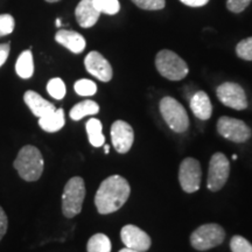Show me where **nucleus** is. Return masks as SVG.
<instances>
[{"mask_svg":"<svg viewBox=\"0 0 252 252\" xmlns=\"http://www.w3.org/2000/svg\"><path fill=\"white\" fill-rule=\"evenodd\" d=\"M131 193L127 180L121 175H111L103 180L94 195V204L102 215H109L124 206Z\"/></svg>","mask_w":252,"mask_h":252,"instance_id":"f257e3e1","label":"nucleus"},{"mask_svg":"<svg viewBox=\"0 0 252 252\" xmlns=\"http://www.w3.org/2000/svg\"><path fill=\"white\" fill-rule=\"evenodd\" d=\"M45 161L42 154L35 146L26 145L19 151L14 160V168L25 181L33 182L39 180L42 175Z\"/></svg>","mask_w":252,"mask_h":252,"instance_id":"f03ea898","label":"nucleus"},{"mask_svg":"<svg viewBox=\"0 0 252 252\" xmlns=\"http://www.w3.org/2000/svg\"><path fill=\"white\" fill-rule=\"evenodd\" d=\"M86 184L81 176H74L64 186L62 194V213L68 219H72L82 212Z\"/></svg>","mask_w":252,"mask_h":252,"instance_id":"7ed1b4c3","label":"nucleus"},{"mask_svg":"<svg viewBox=\"0 0 252 252\" xmlns=\"http://www.w3.org/2000/svg\"><path fill=\"white\" fill-rule=\"evenodd\" d=\"M156 67L159 74L169 81L184 80L189 72L187 63L176 53L168 49H162L158 53Z\"/></svg>","mask_w":252,"mask_h":252,"instance_id":"20e7f679","label":"nucleus"},{"mask_svg":"<svg viewBox=\"0 0 252 252\" xmlns=\"http://www.w3.org/2000/svg\"><path fill=\"white\" fill-rule=\"evenodd\" d=\"M160 112L163 121L168 125V127L176 133H184L189 127L188 113L184 105L173 98L171 96H166L160 100L159 104Z\"/></svg>","mask_w":252,"mask_h":252,"instance_id":"39448f33","label":"nucleus"},{"mask_svg":"<svg viewBox=\"0 0 252 252\" xmlns=\"http://www.w3.org/2000/svg\"><path fill=\"white\" fill-rule=\"evenodd\" d=\"M225 239V231L220 224L208 223L193 231L190 235V244L195 250L207 251L222 244Z\"/></svg>","mask_w":252,"mask_h":252,"instance_id":"423d86ee","label":"nucleus"},{"mask_svg":"<svg viewBox=\"0 0 252 252\" xmlns=\"http://www.w3.org/2000/svg\"><path fill=\"white\" fill-rule=\"evenodd\" d=\"M230 174V161L224 154L217 152L209 162L207 188L212 191H219L226 184Z\"/></svg>","mask_w":252,"mask_h":252,"instance_id":"0eeeda50","label":"nucleus"},{"mask_svg":"<svg viewBox=\"0 0 252 252\" xmlns=\"http://www.w3.org/2000/svg\"><path fill=\"white\" fill-rule=\"evenodd\" d=\"M217 132L223 138L234 143H245L251 138V128L243 121L231 118L220 117L217 122Z\"/></svg>","mask_w":252,"mask_h":252,"instance_id":"6e6552de","label":"nucleus"},{"mask_svg":"<svg viewBox=\"0 0 252 252\" xmlns=\"http://www.w3.org/2000/svg\"><path fill=\"white\" fill-rule=\"evenodd\" d=\"M202 171L201 165L194 158H186L179 168V181L186 193H195L200 189Z\"/></svg>","mask_w":252,"mask_h":252,"instance_id":"1a4fd4ad","label":"nucleus"},{"mask_svg":"<svg viewBox=\"0 0 252 252\" xmlns=\"http://www.w3.org/2000/svg\"><path fill=\"white\" fill-rule=\"evenodd\" d=\"M216 94L220 103L228 108L238 110V111L248 108V99L244 89L234 82H225L220 84L217 88Z\"/></svg>","mask_w":252,"mask_h":252,"instance_id":"9d476101","label":"nucleus"},{"mask_svg":"<svg viewBox=\"0 0 252 252\" xmlns=\"http://www.w3.org/2000/svg\"><path fill=\"white\" fill-rule=\"evenodd\" d=\"M111 139L113 147L118 153H127L134 141L133 128L124 121H116L111 126Z\"/></svg>","mask_w":252,"mask_h":252,"instance_id":"9b49d317","label":"nucleus"},{"mask_svg":"<svg viewBox=\"0 0 252 252\" xmlns=\"http://www.w3.org/2000/svg\"><path fill=\"white\" fill-rule=\"evenodd\" d=\"M121 238L126 248L133 249V250L139 252H146L151 248V244H152L150 236L144 230L133 224L123 226Z\"/></svg>","mask_w":252,"mask_h":252,"instance_id":"f8f14e48","label":"nucleus"},{"mask_svg":"<svg viewBox=\"0 0 252 252\" xmlns=\"http://www.w3.org/2000/svg\"><path fill=\"white\" fill-rule=\"evenodd\" d=\"M84 65L89 74L102 82L111 81L113 71L110 62L98 52H90L84 59Z\"/></svg>","mask_w":252,"mask_h":252,"instance_id":"ddd939ff","label":"nucleus"},{"mask_svg":"<svg viewBox=\"0 0 252 252\" xmlns=\"http://www.w3.org/2000/svg\"><path fill=\"white\" fill-rule=\"evenodd\" d=\"M24 100L28 108L31 109V111L33 112V115L37 118L45 117V116L54 112L56 110L54 104L48 102L33 90H28L25 93Z\"/></svg>","mask_w":252,"mask_h":252,"instance_id":"4468645a","label":"nucleus"},{"mask_svg":"<svg viewBox=\"0 0 252 252\" xmlns=\"http://www.w3.org/2000/svg\"><path fill=\"white\" fill-rule=\"evenodd\" d=\"M56 42L70 50L74 54H81L86 49L87 42L83 35L74 31L60 30L55 35Z\"/></svg>","mask_w":252,"mask_h":252,"instance_id":"2eb2a0df","label":"nucleus"},{"mask_svg":"<svg viewBox=\"0 0 252 252\" xmlns=\"http://www.w3.org/2000/svg\"><path fill=\"white\" fill-rule=\"evenodd\" d=\"M77 23L81 27L90 28L98 21L100 13L94 5V0H81L75 9Z\"/></svg>","mask_w":252,"mask_h":252,"instance_id":"dca6fc26","label":"nucleus"},{"mask_svg":"<svg viewBox=\"0 0 252 252\" xmlns=\"http://www.w3.org/2000/svg\"><path fill=\"white\" fill-rule=\"evenodd\" d=\"M190 109L195 117L201 121H208L212 117L213 105L208 94L204 91H197L190 98Z\"/></svg>","mask_w":252,"mask_h":252,"instance_id":"f3484780","label":"nucleus"},{"mask_svg":"<svg viewBox=\"0 0 252 252\" xmlns=\"http://www.w3.org/2000/svg\"><path fill=\"white\" fill-rule=\"evenodd\" d=\"M65 124L64 119V111L63 109H56L54 112L49 113V115L45 116V117L39 118V125L43 131L49 132H58Z\"/></svg>","mask_w":252,"mask_h":252,"instance_id":"a211bd4d","label":"nucleus"},{"mask_svg":"<svg viewBox=\"0 0 252 252\" xmlns=\"http://www.w3.org/2000/svg\"><path fill=\"white\" fill-rule=\"evenodd\" d=\"M15 71L19 75V77L27 80L31 78L34 74V61H33V54L31 50H25L19 55L15 63Z\"/></svg>","mask_w":252,"mask_h":252,"instance_id":"6ab92c4d","label":"nucleus"},{"mask_svg":"<svg viewBox=\"0 0 252 252\" xmlns=\"http://www.w3.org/2000/svg\"><path fill=\"white\" fill-rule=\"evenodd\" d=\"M88 138L94 147H100L105 144V137L103 134V126L99 119L90 118L86 124Z\"/></svg>","mask_w":252,"mask_h":252,"instance_id":"aec40b11","label":"nucleus"},{"mask_svg":"<svg viewBox=\"0 0 252 252\" xmlns=\"http://www.w3.org/2000/svg\"><path fill=\"white\" fill-rule=\"evenodd\" d=\"M99 111V105L94 100L87 99L83 102L77 103L74 105V108L70 110V118L72 121H81L82 118L87 117V116L96 115Z\"/></svg>","mask_w":252,"mask_h":252,"instance_id":"412c9836","label":"nucleus"},{"mask_svg":"<svg viewBox=\"0 0 252 252\" xmlns=\"http://www.w3.org/2000/svg\"><path fill=\"white\" fill-rule=\"evenodd\" d=\"M88 252H111V241L106 235L96 234L91 236L87 244Z\"/></svg>","mask_w":252,"mask_h":252,"instance_id":"4be33fe9","label":"nucleus"},{"mask_svg":"<svg viewBox=\"0 0 252 252\" xmlns=\"http://www.w3.org/2000/svg\"><path fill=\"white\" fill-rule=\"evenodd\" d=\"M94 5L99 13L108 15L117 14L121 9L118 0H94Z\"/></svg>","mask_w":252,"mask_h":252,"instance_id":"5701e85b","label":"nucleus"},{"mask_svg":"<svg viewBox=\"0 0 252 252\" xmlns=\"http://www.w3.org/2000/svg\"><path fill=\"white\" fill-rule=\"evenodd\" d=\"M47 91H48V94L53 98L60 100L65 96L67 89H65L64 82L61 78L55 77L48 82V84H47Z\"/></svg>","mask_w":252,"mask_h":252,"instance_id":"b1692460","label":"nucleus"},{"mask_svg":"<svg viewBox=\"0 0 252 252\" xmlns=\"http://www.w3.org/2000/svg\"><path fill=\"white\" fill-rule=\"evenodd\" d=\"M74 89L76 91L77 94L80 96H93L97 93V86L96 83L90 80H78L76 83H75Z\"/></svg>","mask_w":252,"mask_h":252,"instance_id":"393cba45","label":"nucleus"},{"mask_svg":"<svg viewBox=\"0 0 252 252\" xmlns=\"http://www.w3.org/2000/svg\"><path fill=\"white\" fill-rule=\"evenodd\" d=\"M230 249L232 252H252V244L242 236L236 235L230 241Z\"/></svg>","mask_w":252,"mask_h":252,"instance_id":"a878e982","label":"nucleus"},{"mask_svg":"<svg viewBox=\"0 0 252 252\" xmlns=\"http://www.w3.org/2000/svg\"><path fill=\"white\" fill-rule=\"evenodd\" d=\"M236 53H237L238 58L243 59L245 61H252V36L242 40L236 47Z\"/></svg>","mask_w":252,"mask_h":252,"instance_id":"bb28decb","label":"nucleus"},{"mask_svg":"<svg viewBox=\"0 0 252 252\" xmlns=\"http://www.w3.org/2000/svg\"><path fill=\"white\" fill-rule=\"evenodd\" d=\"M14 18L9 14H0V36H5L14 31Z\"/></svg>","mask_w":252,"mask_h":252,"instance_id":"cd10ccee","label":"nucleus"},{"mask_svg":"<svg viewBox=\"0 0 252 252\" xmlns=\"http://www.w3.org/2000/svg\"><path fill=\"white\" fill-rule=\"evenodd\" d=\"M138 7L146 11H158L165 7V0H132Z\"/></svg>","mask_w":252,"mask_h":252,"instance_id":"c85d7f7f","label":"nucleus"},{"mask_svg":"<svg viewBox=\"0 0 252 252\" xmlns=\"http://www.w3.org/2000/svg\"><path fill=\"white\" fill-rule=\"evenodd\" d=\"M252 0H226V7L232 13H241L250 5Z\"/></svg>","mask_w":252,"mask_h":252,"instance_id":"c756f323","label":"nucleus"},{"mask_svg":"<svg viewBox=\"0 0 252 252\" xmlns=\"http://www.w3.org/2000/svg\"><path fill=\"white\" fill-rule=\"evenodd\" d=\"M7 228H8L7 216H6L4 209L0 207V242H1V239L4 238L6 231H7Z\"/></svg>","mask_w":252,"mask_h":252,"instance_id":"7c9ffc66","label":"nucleus"},{"mask_svg":"<svg viewBox=\"0 0 252 252\" xmlns=\"http://www.w3.org/2000/svg\"><path fill=\"white\" fill-rule=\"evenodd\" d=\"M9 43H1L0 45V67L4 65V63L7 60L8 55H9Z\"/></svg>","mask_w":252,"mask_h":252,"instance_id":"2f4dec72","label":"nucleus"},{"mask_svg":"<svg viewBox=\"0 0 252 252\" xmlns=\"http://www.w3.org/2000/svg\"><path fill=\"white\" fill-rule=\"evenodd\" d=\"M180 1L189 7H202L209 2V0H180Z\"/></svg>","mask_w":252,"mask_h":252,"instance_id":"473e14b6","label":"nucleus"},{"mask_svg":"<svg viewBox=\"0 0 252 252\" xmlns=\"http://www.w3.org/2000/svg\"><path fill=\"white\" fill-rule=\"evenodd\" d=\"M119 252H139V251L133 250V249H130V248H124V249H122Z\"/></svg>","mask_w":252,"mask_h":252,"instance_id":"72a5a7b5","label":"nucleus"},{"mask_svg":"<svg viewBox=\"0 0 252 252\" xmlns=\"http://www.w3.org/2000/svg\"><path fill=\"white\" fill-rule=\"evenodd\" d=\"M104 152H105V154L110 153V146H109V145H105V146H104Z\"/></svg>","mask_w":252,"mask_h":252,"instance_id":"f704fd0d","label":"nucleus"},{"mask_svg":"<svg viewBox=\"0 0 252 252\" xmlns=\"http://www.w3.org/2000/svg\"><path fill=\"white\" fill-rule=\"evenodd\" d=\"M56 26H58V27L61 26V20H60V19H58V20H56Z\"/></svg>","mask_w":252,"mask_h":252,"instance_id":"c9c22d12","label":"nucleus"},{"mask_svg":"<svg viewBox=\"0 0 252 252\" xmlns=\"http://www.w3.org/2000/svg\"><path fill=\"white\" fill-rule=\"evenodd\" d=\"M47 2H58V1H60V0H46Z\"/></svg>","mask_w":252,"mask_h":252,"instance_id":"e433bc0d","label":"nucleus"},{"mask_svg":"<svg viewBox=\"0 0 252 252\" xmlns=\"http://www.w3.org/2000/svg\"><path fill=\"white\" fill-rule=\"evenodd\" d=\"M231 158H232V160H237L238 157H237V154H234V156H232Z\"/></svg>","mask_w":252,"mask_h":252,"instance_id":"4c0bfd02","label":"nucleus"}]
</instances>
